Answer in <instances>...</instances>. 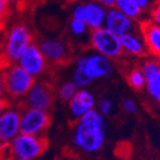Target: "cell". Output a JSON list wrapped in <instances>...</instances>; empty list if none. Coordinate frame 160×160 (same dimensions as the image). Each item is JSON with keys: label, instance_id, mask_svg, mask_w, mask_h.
Instances as JSON below:
<instances>
[{"label": "cell", "instance_id": "obj_12", "mask_svg": "<svg viewBox=\"0 0 160 160\" xmlns=\"http://www.w3.org/2000/svg\"><path fill=\"white\" fill-rule=\"evenodd\" d=\"M27 107L48 111L54 103L52 88L46 83L35 82L29 92L25 96Z\"/></svg>", "mask_w": 160, "mask_h": 160}, {"label": "cell", "instance_id": "obj_30", "mask_svg": "<svg viewBox=\"0 0 160 160\" xmlns=\"http://www.w3.org/2000/svg\"><path fill=\"white\" fill-rule=\"evenodd\" d=\"M8 2L10 3V5H12V3H16L17 0H8Z\"/></svg>", "mask_w": 160, "mask_h": 160}, {"label": "cell", "instance_id": "obj_8", "mask_svg": "<svg viewBox=\"0 0 160 160\" xmlns=\"http://www.w3.org/2000/svg\"><path fill=\"white\" fill-rule=\"evenodd\" d=\"M107 11V8H104L102 5L93 0L75 6L72 10V17L82 19L88 25V29L95 30L104 26Z\"/></svg>", "mask_w": 160, "mask_h": 160}, {"label": "cell", "instance_id": "obj_22", "mask_svg": "<svg viewBox=\"0 0 160 160\" xmlns=\"http://www.w3.org/2000/svg\"><path fill=\"white\" fill-rule=\"evenodd\" d=\"M96 110H98L103 117L104 115L111 114V112H112V110H113L112 101L110 99H107V98H103V99L100 100L99 103H98V109Z\"/></svg>", "mask_w": 160, "mask_h": 160}, {"label": "cell", "instance_id": "obj_23", "mask_svg": "<svg viewBox=\"0 0 160 160\" xmlns=\"http://www.w3.org/2000/svg\"><path fill=\"white\" fill-rule=\"evenodd\" d=\"M121 105H122V109L127 113H129V114H134L138 111V104H137V102L132 99H129V98L128 99H123Z\"/></svg>", "mask_w": 160, "mask_h": 160}, {"label": "cell", "instance_id": "obj_6", "mask_svg": "<svg viewBox=\"0 0 160 160\" xmlns=\"http://www.w3.org/2000/svg\"><path fill=\"white\" fill-rule=\"evenodd\" d=\"M90 44L94 52L101 54L112 61L119 58L123 53L119 36L114 35L104 27L95 30H91Z\"/></svg>", "mask_w": 160, "mask_h": 160}, {"label": "cell", "instance_id": "obj_19", "mask_svg": "<svg viewBox=\"0 0 160 160\" xmlns=\"http://www.w3.org/2000/svg\"><path fill=\"white\" fill-rule=\"evenodd\" d=\"M78 88L75 85V83L71 81H66L62 84L61 86L57 90V96L62 102H67L68 103L71 100H72L73 96L76 94Z\"/></svg>", "mask_w": 160, "mask_h": 160}, {"label": "cell", "instance_id": "obj_5", "mask_svg": "<svg viewBox=\"0 0 160 160\" xmlns=\"http://www.w3.org/2000/svg\"><path fill=\"white\" fill-rule=\"evenodd\" d=\"M2 74L5 80L6 95L11 99L25 98L35 83L34 76L27 73L17 63L5 67Z\"/></svg>", "mask_w": 160, "mask_h": 160}, {"label": "cell", "instance_id": "obj_32", "mask_svg": "<svg viewBox=\"0 0 160 160\" xmlns=\"http://www.w3.org/2000/svg\"><path fill=\"white\" fill-rule=\"evenodd\" d=\"M0 160H5V159H3V158H1V157H0Z\"/></svg>", "mask_w": 160, "mask_h": 160}, {"label": "cell", "instance_id": "obj_24", "mask_svg": "<svg viewBox=\"0 0 160 160\" xmlns=\"http://www.w3.org/2000/svg\"><path fill=\"white\" fill-rule=\"evenodd\" d=\"M150 20L155 25L160 27V0L156 1L151 7V18H150Z\"/></svg>", "mask_w": 160, "mask_h": 160}, {"label": "cell", "instance_id": "obj_28", "mask_svg": "<svg viewBox=\"0 0 160 160\" xmlns=\"http://www.w3.org/2000/svg\"><path fill=\"white\" fill-rule=\"evenodd\" d=\"M95 1L99 2L100 5H102L104 8H107V9L113 8L115 3V0H95Z\"/></svg>", "mask_w": 160, "mask_h": 160}, {"label": "cell", "instance_id": "obj_31", "mask_svg": "<svg viewBox=\"0 0 160 160\" xmlns=\"http://www.w3.org/2000/svg\"><path fill=\"white\" fill-rule=\"evenodd\" d=\"M10 160H20V159H16V158H12V159H10Z\"/></svg>", "mask_w": 160, "mask_h": 160}, {"label": "cell", "instance_id": "obj_17", "mask_svg": "<svg viewBox=\"0 0 160 160\" xmlns=\"http://www.w3.org/2000/svg\"><path fill=\"white\" fill-rule=\"evenodd\" d=\"M119 38H120L122 51L124 53L131 55V56H143L144 54L148 52L142 36L138 35L137 32H129L127 34L120 36Z\"/></svg>", "mask_w": 160, "mask_h": 160}, {"label": "cell", "instance_id": "obj_13", "mask_svg": "<svg viewBox=\"0 0 160 160\" xmlns=\"http://www.w3.org/2000/svg\"><path fill=\"white\" fill-rule=\"evenodd\" d=\"M103 27L120 37L127 32H132L134 27V20L113 7L108 9Z\"/></svg>", "mask_w": 160, "mask_h": 160}, {"label": "cell", "instance_id": "obj_25", "mask_svg": "<svg viewBox=\"0 0 160 160\" xmlns=\"http://www.w3.org/2000/svg\"><path fill=\"white\" fill-rule=\"evenodd\" d=\"M9 6L10 3L8 2V0H0V24L8 16Z\"/></svg>", "mask_w": 160, "mask_h": 160}, {"label": "cell", "instance_id": "obj_18", "mask_svg": "<svg viewBox=\"0 0 160 160\" xmlns=\"http://www.w3.org/2000/svg\"><path fill=\"white\" fill-rule=\"evenodd\" d=\"M114 8L133 20L138 19L142 13V10L134 2V0H115Z\"/></svg>", "mask_w": 160, "mask_h": 160}, {"label": "cell", "instance_id": "obj_16", "mask_svg": "<svg viewBox=\"0 0 160 160\" xmlns=\"http://www.w3.org/2000/svg\"><path fill=\"white\" fill-rule=\"evenodd\" d=\"M140 32L144 40L148 53L157 59H160V27L151 20H144L140 25Z\"/></svg>", "mask_w": 160, "mask_h": 160}, {"label": "cell", "instance_id": "obj_29", "mask_svg": "<svg viewBox=\"0 0 160 160\" xmlns=\"http://www.w3.org/2000/svg\"><path fill=\"white\" fill-rule=\"evenodd\" d=\"M8 107V102L6 101L5 99L3 100H0V114L3 112V110L6 109V108Z\"/></svg>", "mask_w": 160, "mask_h": 160}, {"label": "cell", "instance_id": "obj_2", "mask_svg": "<svg viewBox=\"0 0 160 160\" xmlns=\"http://www.w3.org/2000/svg\"><path fill=\"white\" fill-rule=\"evenodd\" d=\"M113 61L93 52L80 56L75 62L72 81L78 88H86L93 81L105 78L112 74Z\"/></svg>", "mask_w": 160, "mask_h": 160}, {"label": "cell", "instance_id": "obj_27", "mask_svg": "<svg viewBox=\"0 0 160 160\" xmlns=\"http://www.w3.org/2000/svg\"><path fill=\"white\" fill-rule=\"evenodd\" d=\"M6 95V88H5V80H3L2 72H0V100L5 99Z\"/></svg>", "mask_w": 160, "mask_h": 160}, {"label": "cell", "instance_id": "obj_7", "mask_svg": "<svg viewBox=\"0 0 160 160\" xmlns=\"http://www.w3.org/2000/svg\"><path fill=\"white\" fill-rule=\"evenodd\" d=\"M51 124L48 111L27 107L20 114V132L34 136H43Z\"/></svg>", "mask_w": 160, "mask_h": 160}, {"label": "cell", "instance_id": "obj_21", "mask_svg": "<svg viewBox=\"0 0 160 160\" xmlns=\"http://www.w3.org/2000/svg\"><path fill=\"white\" fill-rule=\"evenodd\" d=\"M68 28H69V32H72L74 36H83L88 30V25L83 22L82 19L73 18V17L69 20Z\"/></svg>", "mask_w": 160, "mask_h": 160}, {"label": "cell", "instance_id": "obj_1", "mask_svg": "<svg viewBox=\"0 0 160 160\" xmlns=\"http://www.w3.org/2000/svg\"><path fill=\"white\" fill-rule=\"evenodd\" d=\"M107 124L103 115L92 109L78 119L73 132V146L85 153H95L105 142Z\"/></svg>", "mask_w": 160, "mask_h": 160}, {"label": "cell", "instance_id": "obj_14", "mask_svg": "<svg viewBox=\"0 0 160 160\" xmlns=\"http://www.w3.org/2000/svg\"><path fill=\"white\" fill-rule=\"evenodd\" d=\"M95 104L96 101L93 93L88 91V88H78L76 94L68 102V111L71 115L78 120L86 112L94 109Z\"/></svg>", "mask_w": 160, "mask_h": 160}, {"label": "cell", "instance_id": "obj_20", "mask_svg": "<svg viewBox=\"0 0 160 160\" xmlns=\"http://www.w3.org/2000/svg\"><path fill=\"white\" fill-rule=\"evenodd\" d=\"M129 85L133 88L134 90H141L144 88V83H146V78L142 72L141 68H133L129 72L127 76Z\"/></svg>", "mask_w": 160, "mask_h": 160}, {"label": "cell", "instance_id": "obj_33", "mask_svg": "<svg viewBox=\"0 0 160 160\" xmlns=\"http://www.w3.org/2000/svg\"><path fill=\"white\" fill-rule=\"evenodd\" d=\"M156 1H159V0H156Z\"/></svg>", "mask_w": 160, "mask_h": 160}, {"label": "cell", "instance_id": "obj_26", "mask_svg": "<svg viewBox=\"0 0 160 160\" xmlns=\"http://www.w3.org/2000/svg\"><path fill=\"white\" fill-rule=\"evenodd\" d=\"M134 2L138 5V7L142 11H144L151 8L153 3H155V0H134Z\"/></svg>", "mask_w": 160, "mask_h": 160}, {"label": "cell", "instance_id": "obj_4", "mask_svg": "<svg viewBox=\"0 0 160 160\" xmlns=\"http://www.w3.org/2000/svg\"><path fill=\"white\" fill-rule=\"evenodd\" d=\"M10 146L12 158L20 160H35L47 149V140L43 136H34L19 132Z\"/></svg>", "mask_w": 160, "mask_h": 160}, {"label": "cell", "instance_id": "obj_11", "mask_svg": "<svg viewBox=\"0 0 160 160\" xmlns=\"http://www.w3.org/2000/svg\"><path fill=\"white\" fill-rule=\"evenodd\" d=\"M142 72L146 78L144 88L152 100L160 104V62L157 58H148L142 63Z\"/></svg>", "mask_w": 160, "mask_h": 160}, {"label": "cell", "instance_id": "obj_3", "mask_svg": "<svg viewBox=\"0 0 160 160\" xmlns=\"http://www.w3.org/2000/svg\"><path fill=\"white\" fill-rule=\"evenodd\" d=\"M32 43V36L29 28L25 24H16L7 34L3 52L1 55L5 66L16 64L20 55Z\"/></svg>", "mask_w": 160, "mask_h": 160}, {"label": "cell", "instance_id": "obj_10", "mask_svg": "<svg viewBox=\"0 0 160 160\" xmlns=\"http://www.w3.org/2000/svg\"><path fill=\"white\" fill-rule=\"evenodd\" d=\"M22 112L9 105L0 114V143H10L20 132Z\"/></svg>", "mask_w": 160, "mask_h": 160}, {"label": "cell", "instance_id": "obj_15", "mask_svg": "<svg viewBox=\"0 0 160 160\" xmlns=\"http://www.w3.org/2000/svg\"><path fill=\"white\" fill-rule=\"evenodd\" d=\"M46 61L53 64H61L68 56V49L63 42L52 38L42 39L38 44Z\"/></svg>", "mask_w": 160, "mask_h": 160}, {"label": "cell", "instance_id": "obj_9", "mask_svg": "<svg viewBox=\"0 0 160 160\" xmlns=\"http://www.w3.org/2000/svg\"><path fill=\"white\" fill-rule=\"evenodd\" d=\"M47 63L48 62L40 51L38 44L35 43L30 44L17 61V64L34 78L43 74L47 67Z\"/></svg>", "mask_w": 160, "mask_h": 160}]
</instances>
